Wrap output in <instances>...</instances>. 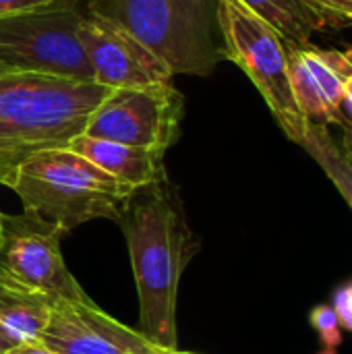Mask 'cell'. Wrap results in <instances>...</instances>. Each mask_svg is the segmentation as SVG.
<instances>
[{
  "instance_id": "obj_1",
  "label": "cell",
  "mask_w": 352,
  "mask_h": 354,
  "mask_svg": "<svg viewBox=\"0 0 352 354\" xmlns=\"http://www.w3.org/2000/svg\"><path fill=\"white\" fill-rule=\"evenodd\" d=\"M114 222L131 255L139 292V332L158 348L176 351L178 282L199 251L176 187L164 178L135 189Z\"/></svg>"
},
{
  "instance_id": "obj_2",
  "label": "cell",
  "mask_w": 352,
  "mask_h": 354,
  "mask_svg": "<svg viewBox=\"0 0 352 354\" xmlns=\"http://www.w3.org/2000/svg\"><path fill=\"white\" fill-rule=\"evenodd\" d=\"M112 87L48 73L0 75V185H12L19 164L35 151L68 147L85 131Z\"/></svg>"
},
{
  "instance_id": "obj_3",
  "label": "cell",
  "mask_w": 352,
  "mask_h": 354,
  "mask_svg": "<svg viewBox=\"0 0 352 354\" xmlns=\"http://www.w3.org/2000/svg\"><path fill=\"white\" fill-rule=\"evenodd\" d=\"M10 189L19 195L25 216L60 232L98 218L116 220L135 191L71 147L25 158Z\"/></svg>"
},
{
  "instance_id": "obj_4",
  "label": "cell",
  "mask_w": 352,
  "mask_h": 354,
  "mask_svg": "<svg viewBox=\"0 0 352 354\" xmlns=\"http://www.w3.org/2000/svg\"><path fill=\"white\" fill-rule=\"evenodd\" d=\"M220 0H91L100 12L139 37L172 75H210L226 60Z\"/></svg>"
},
{
  "instance_id": "obj_5",
  "label": "cell",
  "mask_w": 352,
  "mask_h": 354,
  "mask_svg": "<svg viewBox=\"0 0 352 354\" xmlns=\"http://www.w3.org/2000/svg\"><path fill=\"white\" fill-rule=\"evenodd\" d=\"M218 23L226 60L245 71L284 135L293 143L303 145L309 120L293 95L288 46L282 35L239 0H220Z\"/></svg>"
},
{
  "instance_id": "obj_6",
  "label": "cell",
  "mask_w": 352,
  "mask_h": 354,
  "mask_svg": "<svg viewBox=\"0 0 352 354\" xmlns=\"http://www.w3.org/2000/svg\"><path fill=\"white\" fill-rule=\"evenodd\" d=\"M83 15L79 0H54L0 17V62L10 71L95 81L79 39Z\"/></svg>"
},
{
  "instance_id": "obj_7",
  "label": "cell",
  "mask_w": 352,
  "mask_h": 354,
  "mask_svg": "<svg viewBox=\"0 0 352 354\" xmlns=\"http://www.w3.org/2000/svg\"><path fill=\"white\" fill-rule=\"evenodd\" d=\"M185 97L172 85L118 87L93 110L83 135L166 153L180 137Z\"/></svg>"
},
{
  "instance_id": "obj_8",
  "label": "cell",
  "mask_w": 352,
  "mask_h": 354,
  "mask_svg": "<svg viewBox=\"0 0 352 354\" xmlns=\"http://www.w3.org/2000/svg\"><path fill=\"white\" fill-rule=\"evenodd\" d=\"M58 228L29 216H2L0 268L50 299L83 301L87 295L68 272L60 253Z\"/></svg>"
},
{
  "instance_id": "obj_9",
  "label": "cell",
  "mask_w": 352,
  "mask_h": 354,
  "mask_svg": "<svg viewBox=\"0 0 352 354\" xmlns=\"http://www.w3.org/2000/svg\"><path fill=\"white\" fill-rule=\"evenodd\" d=\"M79 39L93 68L95 83L106 87H141L166 83L174 77L139 37L100 12L85 10Z\"/></svg>"
},
{
  "instance_id": "obj_10",
  "label": "cell",
  "mask_w": 352,
  "mask_h": 354,
  "mask_svg": "<svg viewBox=\"0 0 352 354\" xmlns=\"http://www.w3.org/2000/svg\"><path fill=\"white\" fill-rule=\"evenodd\" d=\"M39 340L56 354H166L141 332L104 313L91 299H52Z\"/></svg>"
},
{
  "instance_id": "obj_11",
  "label": "cell",
  "mask_w": 352,
  "mask_h": 354,
  "mask_svg": "<svg viewBox=\"0 0 352 354\" xmlns=\"http://www.w3.org/2000/svg\"><path fill=\"white\" fill-rule=\"evenodd\" d=\"M288 73L295 102L309 122L346 127L342 100L352 77V52L288 46Z\"/></svg>"
},
{
  "instance_id": "obj_12",
  "label": "cell",
  "mask_w": 352,
  "mask_h": 354,
  "mask_svg": "<svg viewBox=\"0 0 352 354\" xmlns=\"http://www.w3.org/2000/svg\"><path fill=\"white\" fill-rule=\"evenodd\" d=\"M68 147L133 189L156 185L168 178L166 168H164L166 153L162 151L124 145V143H116L108 139H95L83 133L75 137L68 143Z\"/></svg>"
},
{
  "instance_id": "obj_13",
  "label": "cell",
  "mask_w": 352,
  "mask_h": 354,
  "mask_svg": "<svg viewBox=\"0 0 352 354\" xmlns=\"http://www.w3.org/2000/svg\"><path fill=\"white\" fill-rule=\"evenodd\" d=\"M52 309V299L12 278L0 268V328L17 342L39 340Z\"/></svg>"
},
{
  "instance_id": "obj_14",
  "label": "cell",
  "mask_w": 352,
  "mask_h": 354,
  "mask_svg": "<svg viewBox=\"0 0 352 354\" xmlns=\"http://www.w3.org/2000/svg\"><path fill=\"white\" fill-rule=\"evenodd\" d=\"M342 129V135H334L330 127L309 122L301 147L319 164L352 209V129Z\"/></svg>"
},
{
  "instance_id": "obj_15",
  "label": "cell",
  "mask_w": 352,
  "mask_h": 354,
  "mask_svg": "<svg viewBox=\"0 0 352 354\" xmlns=\"http://www.w3.org/2000/svg\"><path fill=\"white\" fill-rule=\"evenodd\" d=\"M266 23H270L286 41V46H309L317 31H324V21L305 0H239Z\"/></svg>"
},
{
  "instance_id": "obj_16",
  "label": "cell",
  "mask_w": 352,
  "mask_h": 354,
  "mask_svg": "<svg viewBox=\"0 0 352 354\" xmlns=\"http://www.w3.org/2000/svg\"><path fill=\"white\" fill-rule=\"evenodd\" d=\"M328 27L352 25V0H305Z\"/></svg>"
},
{
  "instance_id": "obj_17",
  "label": "cell",
  "mask_w": 352,
  "mask_h": 354,
  "mask_svg": "<svg viewBox=\"0 0 352 354\" xmlns=\"http://www.w3.org/2000/svg\"><path fill=\"white\" fill-rule=\"evenodd\" d=\"M311 324H313V328L317 330L322 342L328 348H336L342 342L340 324H338V317H336V313H334L332 307H328V305L315 307L311 311Z\"/></svg>"
},
{
  "instance_id": "obj_18",
  "label": "cell",
  "mask_w": 352,
  "mask_h": 354,
  "mask_svg": "<svg viewBox=\"0 0 352 354\" xmlns=\"http://www.w3.org/2000/svg\"><path fill=\"white\" fill-rule=\"evenodd\" d=\"M332 309L338 317V324L352 332V282L338 288V292L334 295Z\"/></svg>"
},
{
  "instance_id": "obj_19",
  "label": "cell",
  "mask_w": 352,
  "mask_h": 354,
  "mask_svg": "<svg viewBox=\"0 0 352 354\" xmlns=\"http://www.w3.org/2000/svg\"><path fill=\"white\" fill-rule=\"evenodd\" d=\"M54 0H0V17H8L15 12H23V10H31V8H39L46 6Z\"/></svg>"
},
{
  "instance_id": "obj_20",
  "label": "cell",
  "mask_w": 352,
  "mask_h": 354,
  "mask_svg": "<svg viewBox=\"0 0 352 354\" xmlns=\"http://www.w3.org/2000/svg\"><path fill=\"white\" fill-rule=\"evenodd\" d=\"M4 354H56L54 351H50L41 340H27V342H19L15 344L10 351H6Z\"/></svg>"
},
{
  "instance_id": "obj_21",
  "label": "cell",
  "mask_w": 352,
  "mask_h": 354,
  "mask_svg": "<svg viewBox=\"0 0 352 354\" xmlns=\"http://www.w3.org/2000/svg\"><path fill=\"white\" fill-rule=\"evenodd\" d=\"M342 116H344V124H346L349 129H352V77L346 81V87H344Z\"/></svg>"
},
{
  "instance_id": "obj_22",
  "label": "cell",
  "mask_w": 352,
  "mask_h": 354,
  "mask_svg": "<svg viewBox=\"0 0 352 354\" xmlns=\"http://www.w3.org/2000/svg\"><path fill=\"white\" fill-rule=\"evenodd\" d=\"M15 344H19V342H17V340H15L6 330H2V328H0V354H4L6 351H10Z\"/></svg>"
},
{
  "instance_id": "obj_23",
  "label": "cell",
  "mask_w": 352,
  "mask_h": 354,
  "mask_svg": "<svg viewBox=\"0 0 352 354\" xmlns=\"http://www.w3.org/2000/svg\"><path fill=\"white\" fill-rule=\"evenodd\" d=\"M2 73H10V68H8V66H4V64L0 62V75H2Z\"/></svg>"
},
{
  "instance_id": "obj_24",
  "label": "cell",
  "mask_w": 352,
  "mask_h": 354,
  "mask_svg": "<svg viewBox=\"0 0 352 354\" xmlns=\"http://www.w3.org/2000/svg\"><path fill=\"white\" fill-rule=\"evenodd\" d=\"M2 216H4V214L0 212V245H2Z\"/></svg>"
},
{
  "instance_id": "obj_25",
  "label": "cell",
  "mask_w": 352,
  "mask_h": 354,
  "mask_svg": "<svg viewBox=\"0 0 352 354\" xmlns=\"http://www.w3.org/2000/svg\"><path fill=\"white\" fill-rule=\"evenodd\" d=\"M166 354H191V353H178V351H170V353Z\"/></svg>"
}]
</instances>
